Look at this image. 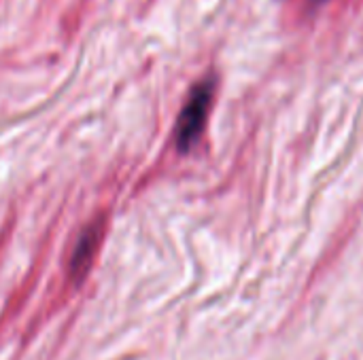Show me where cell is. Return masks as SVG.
Listing matches in <instances>:
<instances>
[{"instance_id": "3957f363", "label": "cell", "mask_w": 363, "mask_h": 360, "mask_svg": "<svg viewBox=\"0 0 363 360\" xmlns=\"http://www.w3.org/2000/svg\"><path fill=\"white\" fill-rule=\"evenodd\" d=\"M313 2H321V0H313Z\"/></svg>"}, {"instance_id": "7a4b0ae2", "label": "cell", "mask_w": 363, "mask_h": 360, "mask_svg": "<svg viewBox=\"0 0 363 360\" xmlns=\"http://www.w3.org/2000/svg\"><path fill=\"white\" fill-rule=\"evenodd\" d=\"M102 233H104V223L102 221H94L89 223L83 233L79 236L77 244H74V250H72V257H70V278L74 282L83 280L96 259V252L100 248V240H102Z\"/></svg>"}, {"instance_id": "6da1fadb", "label": "cell", "mask_w": 363, "mask_h": 360, "mask_svg": "<svg viewBox=\"0 0 363 360\" xmlns=\"http://www.w3.org/2000/svg\"><path fill=\"white\" fill-rule=\"evenodd\" d=\"M213 87H215L213 81H202L191 89L183 110L179 115L177 132H174V140L181 151H189L198 142V138L204 129L208 110H211Z\"/></svg>"}]
</instances>
